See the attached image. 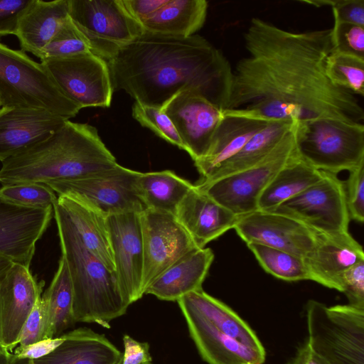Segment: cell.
Instances as JSON below:
<instances>
[{"label":"cell","instance_id":"2e32d148","mask_svg":"<svg viewBox=\"0 0 364 364\" xmlns=\"http://www.w3.org/2000/svg\"><path fill=\"white\" fill-rule=\"evenodd\" d=\"M161 108L174 124L192 159L203 156L223 110L188 90L173 95Z\"/></svg>","mask_w":364,"mask_h":364},{"label":"cell","instance_id":"44dd1931","mask_svg":"<svg viewBox=\"0 0 364 364\" xmlns=\"http://www.w3.org/2000/svg\"><path fill=\"white\" fill-rule=\"evenodd\" d=\"M178 306L198 351L208 364H263L266 355L250 349L226 336L183 298Z\"/></svg>","mask_w":364,"mask_h":364},{"label":"cell","instance_id":"9c48e42d","mask_svg":"<svg viewBox=\"0 0 364 364\" xmlns=\"http://www.w3.org/2000/svg\"><path fill=\"white\" fill-rule=\"evenodd\" d=\"M69 16L91 53L107 62L145 31L122 0H69Z\"/></svg>","mask_w":364,"mask_h":364},{"label":"cell","instance_id":"cb8c5ba5","mask_svg":"<svg viewBox=\"0 0 364 364\" xmlns=\"http://www.w3.org/2000/svg\"><path fill=\"white\" fill-rule=\"evenodd\" d=\"M63 336V343L49 354L36 360L10 359L11 364H122V353L103 334L79 328Z\"/></svg>","mask_w":364,"mask_h":364},{"label":"cell","instance_id":"f35d334b","mask_svg":"<svg viewBox=\"0 0 364 364\" xmlns=\"http://www.w3.org/2000/svg\"><path fill=\"white\" fill-rule=\"evenodd\" d=\"M333 50L364 59V27L334 20Z\"/></svg>","mask_w":364,"mask_h":364},{"label":"cell","instance_id":"f1b7e54d","mask_svg":"<svg viewBox=\"0 0 364 364\" xmlns=\"http://www.w3.org/2000/svg\"><path fill=\"white\" fill-rule=\"evenodd\" d=\"M297 121L272 119L257 132L242 148L218 167L209 177L199 183H208L245 170L265 159L291 130Z\"/></svg>","mask_w":364,"mask_h":364},{"label":"cell","instance_id":"277c9868","mask_svg":"<svg viewBox=\"0 0 364 364\" xmlns=\"http://www.w3.org/2000/svg\"><path fill=\"white\" fill-rule=\"evenodd\" d=\"M62 256L70 273L73 290L75 322L95 323L110 328V323L129 307L119 289L116 274L82 244L64 209L53 203Z\"/></svg>","mask_w":364,"mask_h":364},{"label":"cell","instance_id":"7a4b0ae2","mask_svg":"<svg viewBox=\"0 0 364 364\" xmlns=\"http://www.w3.org/2000/svg\"><path fill=\"white\" fill-rule=\"evenodd\" d=\"M114 90L139 103L162 107L173 95L191 90L222 110L230 100L231 65L199 35L178 37L144 31L107 62Z\"/></svg>","mask_w":364,"mask_h":364},{"label":"cell","instance_id":"ee69618b","mask_svg":"<svg viewBox=\"0 0 364 364\" xmlns=\"http://www.w3.org/2000/svg\"><path fill=\"white\" fill-rule=\"evenodd\" d=\"M32 0H0V38L16 35L19 19Z\"/></svg>","mask_w":364,"mask_h":364},{"label":"cell","instance_id":"4dcf8cb0","mask_svg":"<svg viewBox=\"0 0 364 364\" xmlns=\"http://www.w3.org/2000/svg\"><path fill=\"white\" fill-rule=\"evenodd\" d=\"M322 176V171L309 165L297 153L264 190L258 200L257 209L273 210L316 183Z\"/></svg>","mask_w":364,"mask_h":364},{"label":"cell","instance_id":"7dc6e473","mask_svg":"<svg viewBox=\"0 0 364 364\" xmlns=\"http://www.w3.org/2000/svg\"><path fill=\"white\" fill-rule=\"evenodd\" d=\"M122 1L132 18L141 24L163 6L167 0H122Z\"/></svg>","mask_w":364,"mask_h":364},{"label":"cell","instance_id":"f907efd6","mask_svg":"<svg viewBox=\"0 0 364 364\" xmlns=\"http://www.w3.org/2000/svg\"><path fill=\"white\" fill-rule=\"evenodd\" d=\"M0 364H11L10 353L6 350H0Z\"/></svg>","mask_w":364,"mask_h":364},{"label":"cell","instance_id":"ba28073f","mask_svg":"<svg viewBox=\"0 0 364 364\" xmlns=\"http://www.w3.org/2000/svg\"><path fill=\"white\" fill-rule=\"evenodd\" d=\"M140 173L117 164L108 169L46 185L58 196L75 199L107 217L145 210L136 188Z\"/></svg>","mask_w":364,"mask_h":364},{"label":"cell","instance_id":"816d5d0a","mask_svg":"<svg viewBox=\"0 0 364 364\" xmlns=\"http://www.w3.org/2000/svg\"><path fill=\"white\" fill-rule=\"evenodd\" d=\"M144 364H152L151 363H144Z\"/></svg>","mask_w":364,"mask_h":364},{"label":"cell","instance_id":"74e56055","mask_svg":"<svg viewBox=\"0 0 364 364\" xmlns=\"http://www.w3.org/2000/svg\"><path fill=\"white\" fill-rule=\"evenodd\" d=\"M133 117L167 142L186 151L185 146L170 118L161 107L134 102Z\"/></svg>","mask_w":364,"mask_h":364},{"label":"cell","instance_id":"d6986e66","mask_svg":"<svg viewBox=\"0 0 364 364\" xmlns=\"http://www.w3.org/2000/svg\"><path fill=\"white\" fill-rule=\"evenodd\" d=\"M304 260L309 280L342 292L343 273L364 260V252L348 231L317 232L314 247Z\"/></svg>","mask_w":364,"mask_h":364},{"label":"cell","instance_id":"d6a6232c","mask_svg":"<svg viewBox=\"0 0 364 364\" xmlns=\"http://www.w3.org/2000/svg\"><path fill=\"white\" fill-rule=\"evenodd\" d=\"M47 318L45 338H55L75 322L73 290L66 261L61 255L54 277L41 296Z\"/></svg>","mask_w":364,"mask_h":364},{"label":"cell","instance_id":"60d3db41","mask_svg":"<svg viewBox=\"0 0 364 364\" xmlns=\"http://www.w3.org/2000/svg\"><path fill=\"white\" fill-rule=\"evenodd\" d=\"M46 325V309L40 296L26 320L13 350L18 346H28L45 339Z\"/></svg>","mask_w":364,"mask_h":364},{"label":"cell","instance_id":"7c38bea8","mask_svg":"<svg viewBox=\"0 0 364 364\" xmlns=\"http://www.w3.org/2000/svg\"><path fill=\"white\" fill-rule=\"evenodd\" d=\"M41 63L61 92L81 109L111 105L114 90L103 58L87 53Z\"/></svg>","mask_w":364,"mask_h":364},{"label":"cell","instance_id":"52a82bcc","mask_svg":"<svg viewBox=\"0 0 364 364\" xmlns=\"http://www.w3.org/2000/svg\"><path fill=\"white\" fill-rule=\"evenodd\" d=\"M307 343L330 364H364V309L350 304L306 305Z\"/></svg>","mask_w":364,"mask_h":364},{"label":"cell","instance_id":"f5cc1de1","mask_svg":"<svg viewBox=\"0 0 364 364\" xmlns=\"http://www.w3.org/2000/svg\"><path fill=\"white\" fill-rule=\"evenodd\" d=\"M1 102H0V109H1Z\"/></svg>","mask_w":364,"mask_h":364},{"label":"cell","instance_id":"4fadbf2b","mask_svg":"<svg viewBox=\"0 0 364 364\" xmlns=\"http://www.w3.org/2000/svg\"><path fill=\"white\" fill-rule=\"evenodd\" d=\"M144 269L142 289H146L168 267L198 248L176 216L145 209L140 213Z\"/></svg>","mask_w":364,"mask_h":364},{"label":"cell","instance_id":"ab89813d","mask_svg":"<svg viewBox=\"0 0 364 364\" xmlns=\"http://www.w3.org/2000/svg\"><path fill=\"white\" fill-rule=\"evenodd\" d=\"M346 205L350 220H364V163L349 171L344 181Z\"/></svg>","mask_w":364,"mask_h":364},{"label":"cell","instance_id":"e0dca14e","mask_svg":"<svg viewBox=\"0 0 364 364\" xmlns=\"http://www.w3.org/2000/svg\"><path fill=\"white\" fill-rule=\"evenodd\" d=\"M54 217L53 206L31 208L0 198V255L30 267L37 241Z\"/></svg>","mask_w":364,"mask_h":364},{"label":"cell","instance_id":"681fc988","mask_svg":"<svg viewBox=\"0 0 364 364\" xmlns=\"http://www.w3.org/2000/svg\"><path fill=\"white\" fill-rule=\"evenodd\" d=\"M12 262L0 255V277L11 267ZM5 350L0 344V350Z\"/></svg>","mask_w":364,"mask_h":364},{"label":"cell","instance_id":"7402d4cb","mask_svg":"<svg viewBox=\"0 0 364 364\" xmlns=\"http://www.w3.org/2000/svg\"><path fill=\"white\" fill-rule=\"evenodd\" d=\"M270 120L237 109L223 110L208 151L194 161L201 181L238 152Z\"/></svg>","mask_w":364,"mask_h":364},{"label":"cell","instance_id":"1f68e13d","mask_svg":"<svg viewBox=\"0 0 364 364\" xmlns=\"http://www.w3.org/2000/svg\"><path fill=\"white\" fill-rule=\"evenodd\" d=\"M193 186V184L169 170L141 173L136 181L138 193L145 209L173 215Z\"/></svg>","mask_w":364,"mask_h":364},{"label":"cell","instance_id":"9a60e30c","mask_svg":"<svg viewBox=\"0 0 364 364\" xmlns=\"http://www.w3.org/2000/svg\"><path fill=\"white\" fill-rule=\"evenodd\" d=\"M233 229L246 244L264 245L304 259L313 250L317 234L293 218L258 209L238 216Z\"/></svg>","mask_w":364,"mask_h":364},{"label":"cell","instance_id":"f546056e","mask_svg":"<svg viewBox=\"0 0 364 364\" xmlns=\"http://www.w3.org/2000/svg\"><path fill=\"white\" fill-rule=\"evenodd\" d=\"M208 7L205 0H167L141 25L147 32L188 37L204 25Z\"/></svg>","mask_w":364,"mask_h":364},{"label":"cell","instance_id":"6da1fadb","mask_svg":"<svg viewBox=\"0 0 364 364\" xmlns=\"http://www.w3.org/2000/svg\"><path fill=\"white\" fill-rule=\"evenodd\" d=\"M243 36L248 55L232 70L226 109L267 119L363 123L355 95L333 84L325 72L331 28L294 33L255 17Z\"/></svg>","mask_w":364,"mask_h":364},{"label":"cell","instance_id":"8992f818","mask_svg":"<svg viewBox=\"0 0 364 364\" xmlns=\"http://www.w3.org/2000/svg\"><path fill=\"white\" fill-rule=\"evenodd\" d=\"M299 156L314 168L334 174L364 163L363 123L336 119L296 122Z\"/></svg>","mask_w":364,"mask_h":364},{"label":"cell","instance_id":"ffe728a7","mask_svg":"<svg viewBox=\"0 0 364 364\" xmlns=\"http://www.w3.org/2000/svg\"><path fill=\"white\" fill-rule=\"evenodd\" d=\"M68 120L47 110L26 107L0 109V161L46 139Z\"/></svg>","mask_w":364,"mask_h":364},{"label":"cell","instance_id":"ac0fdd59","mask_svg":"<svg viewBox=\"0 0 364 364\" xmlns=\"http://www.w3.org/2000/svg\"><path fill=\"white\" fill-rule=\"evenodd\" d=\"M43 284L29 267L17 263L0 277V344L11 353L17 337L36 301L41 296Z\"/></svg>","mask_w":364,"mask_h":364},{"label":"cell","instance_id":"5b68a950","mask_svg":"<svg viewBox=\"0 0 364 364\" xmlns=\"http://www.w3.org/2000/svg\"><path fill=\"white\" fill-rule=\"evenodd\" d=\"M0 102L1 107L42 109L68 119L81 109L61 92L41 63L1 42Z\"/></svg>","mask_w":364,"mask_h":364},{"label":"cell","instance_id":"836d02e7","mask_svg":"<svg viewBox=\"0 0 364 364\" xmlns=\"http://www.w3.org/2000/svg\"><path fill=\"white\" fill-rule=\"evenodd\" d=\"M264 271L287 282L309 280L304 258L288 252L257 243H247Z\"/></svg>","mask_w":364,"mask_h":364},{"label":"cell","instance_id":"8d00e7d4","mask_svg":"<svg viewBox=\"0 0 364 364\" xmlns=\"http://www.w3.org/2000/svg\"><path fill=\"white\" fill-rule=\"evenodd\" d=\"M0 198L18 206L31 208H48L53 206L57 194L46 184L16 183L0 187Z\"/></svg>","mask_w":364,"mask_h":364},{"label":"cell","instance_id":"4316f807","mask_svg":"<svg viewBox=\"0 0 364 364\" xmlns=\"http://www.w3.org/2000/svg\"><path fill=\"white\" fill-rule=\"evenodd\" d=\"M57 202L65 211L85 247L115 272L107 217L67 196H58Z\"/></svg>","mask_w":364,"mask_h":364},{"label":"cell","instance_id":"603a6c76","mask_svg":"<svg viewBox=\"0 0 364 364\" xmlns=\"http://www.w3.org/2000/svg\"><path fill=\"white\" fill-rule=\"evenodd\" d=\"M175 216L198 248L233 229L238 219L196 185L181 202Z\"/></svg>","mask_w":364,"mask_h":364},{"label":"cell","instance_id":"bcb514c9","mask_svg":"<svg viewBox=\"0 0 364 364\" xmlns=\"http://www.w3.org/2000/svg\"><path fill=\"white\" fill-rule=\"evenodd\" d=\"M124 350L122 364H144L151 363L150 346L147 342H140L129 335L123 336Z\"/></svg>","mask_w":364,"mask_h":364},{"label":"cell","instance_id":"3957f363","mask_svg":"<svg viewBox=\"0 0 364 364\" xmlns=\"http://www.w3.org/2000/svg\"><path fill=\"white\" fill-rule=\"evenodd\" d=\"M97 129L68 119L46 139L1 163L0 183H48L80 177L117 164Z\"/></svg>","mask_w":364,"mask_h":364},{"label":"cell","instance_id":"83f0119b","mask_svg":"<svg viewBox=\"0 0 364 364\" xmlns=\"http://www.w3.org/2000/svg\"><path fill=\"white\" fill-rule=\"evenodd\" d=\"M181 298L220 331L247 348L266 355L264 348L252 328L228 305L203 289Z\"/></svg>","mask_w":364,"mask_h":364},{"label":"cell","instance_id":"7bdbcfd3","mask_svg":"<svg viewBox=\"0 0 364 364\" xmlns=\"http://www.w3.org/2000/svg\"><path fill=\"white\" fill-rule=\"evenodd\" d=\"M341 283L348 304L364 309V260L347 269L341 276Z\"/></svg>","mask_w":364,"mask_h":364},{"label":"cell","instance_id":"f6af8a7d","mask_svg":"<svg viewBox=\"0 0 364 364\" xmlns=\"http://www.w3.org/2000/svg\"><path fill=\"white\" fill-rule=\"evenodd\" d=\"M65 337L63 334L60 336L45 338L38 342L25 346H18L10 353L11 360H36L42 358L63 343Z\"/></svg>","mask_w":364,"mask_h":364},{"label":"cell","instance_id":"484cf974","mask_svg":"<svg viewBox=\"0 0 364 364\" xmlns=\"http://www.w3.org/2000/svg\"><path fill=\"white\" fill-rule=\"evenodd\" d=\"M69 16V0H32L16 32L21 50L36 57Z\"/></svg>","mask_w":364,"mask_h":364},{"label":"cell","instance_id":"5bb4252c","mask_svg":"<svg viewBox=\"0 0 364 364\" xmlns=\"http://www.w3.org/2000/svg\"><path fill=\"white\" fill-rule=\"evenodd\" d=\"M107 223L118 284L125 301L130 305L144 295L140 213L109 215Z\"/></svg>","mask_w":364,"mask_h":364},{"label":"cell","instance_id":"c3c4849f","mask_svg":"<svg viewBox=\"0 0 364 364\" xmlns=\"http://www.w3.org/2000/svg\"><path fill=\"white\" fill-rule=\"evenodd\" d=\"M291 364H330L321 356L315 353L307 341L297 350Z\"/></svg>","mask_w":364,"mask_h":364},{"label":"cell","instance_id":"8fae6325","mask_svg":"<svg viewBox=\"0 0 364 364\" xmlns=\"http://www.w3.org/2000/svg\"><path fill=\"white\" fill-rule=\"evenodd\" d=\"M270 212L286 215L320 233L348 231L344 181L323 171L316 183Z\"/></svg>","mask_w":364,"mask_h":364},{"label":"cell","instance_id":"d4e9b609","mask_svg":"<svg viewBox=\"0 0 364 364\" xmlns=\"http://www.w3.org/2000/svg\"><path fill=\"white\" fill-rule=\"evenodd\" d=\"M214 259L210 248H196L164 271L145 290L160 300L177 301L200 289Z\"/></svg>","mask_w":364,"mask_h":364},{"label":"cell","instance_id":"d590c367","mask_svg":"<svg viewBox=\"0 0 364 364\" xmlns=\"http://www.w3.org/2000/svg\"><path fill=\"white\" fill-rule=\"evenodd\" d=\"M87 53L91 51L86 38L68 16L36 57L43 61Z\"/></svg>","mask_w":364,"mask_h":364},{"label":"cell","instance_id":"30bf717a","mask_svg":"<svg viewBox=\"0 0 364 364\" xmlns=\"http://www.w3.org/2000/svg\"><path fill=\"white\" fill-rule=\"evenodd\" d=\"M296 124L277 147L259 163L211 182L198 183L196 186L237 216L257 210L258 200L264 190L297 154Z\"/></svg>","mask_w":364,"mask_h":364},{"label":"cell","instance_id":"b9f144b4","mask_svg":"<svg viewBox=\"0 0 364 364\" xmlns=\"http://www.w3.org/2000/svg\"><path fill=\"white\" fill-rule=\"evenodd\" d=\"M316 7L330 6L333 20L364 27V0H306Z\"/></svg>","mask_w":364,"mask_h":364},{"label":"cell","instance_id":"e575fe53","mask_svg":"<svg viewBox=\"0 0 364 364\" xmlns=\"http://www.w3.org/2000/svg\"><path fill=\"white\" fill-rule=\"evenodd\" d=\"M325 72L335 85L363 97L364 59L332 51L326 58Z\"/></svg>","mask_w":364,"mask_h":364}]
</instances>
